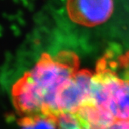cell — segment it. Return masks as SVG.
Listing matches in <instances>:
<instances>
[{
    "mask_svg": "<svg viewBox=\"0 0 129 129\" xmlns=\"http://www.w3.org/2000/svg\"><path fill=\"white\" fill-rule=\"evenodd\" d=\"M75 113L84 129H108L115 120L108 111L89 102Z\"/></svg>",
    "mask_w": 129,
    "mask_h": 129,
    "instance_id": "5",
    "label": "cell"
},
{
    "mask_svg": "<svg viewBox=\"0 0 129 129\" xmlns=\"http://www.w3.org/2000/svg\"><path fill=\"white\" fill-rule=\"evenodd\" d=\"M57 43L84 54L129 57V0H49Z\"/></svg>",
    "mask_w": 129,
    "mask_h": 129,
    "instance_id": "1",
    "label": "cell"
},
{
    "mask_svg": "<svg viewBox=\"0 0 129 129\" xmlns=\"http://www.w3.org/2000/svg\"><path fill=\"white\" fill-rule=\"evenodd\" d=\"M89 103L129 120V57L103 54L92 73Z\"/></svg>",
    "mask_w": 129,
    "mask_h": 129,
    "instance_id": "3",
    "label": "cell"
},
{
    "mask_svg": "<svg viewBox=\"0 0 129 129\" xmlns=\"http://www.w3.org/2000/svg\"><path fill=\"white\" fill-rule=\"evenodd\" d=\"M20 125L22 129H58L57 117L49 115L24 116Z\"/></svg>",
    "mask_w": 129,
    "mask_h": 129,
    "instance_id": "6",
    "label": "cell"
},
{
    "mask_svg": "<svg viewBox=\"0 0 129 129\" xmlns=\"http://www.w3.org/2000/svg\"><path fill=\"white\" fill-rule=\"evenodd\" d=\"M80 60L74 51L63 49L43 54L12 90L13 102L24 116L49 115L57 117L59 93L79 70Z\"/></svg>",
    "mask_w": 129,
    "mask_h": 129,
    "instance_id": "2",
    "label": "cell"
},
{
    "mask_svg": "<svg viewBox=\"0 0 129 129\" xmlns=\"http://www.w3.org/2000/svg\"><path fill=\"white\" fill-rule=\"evenodd\" d=\"M58 129H84L75 113H62L57 116Z\"/></svg>",
    "mask_w": 129,
    "mask_h": 129,
    "instance_id": "7",
    "label": "cell"
},
{
    "mask_svg": "<svg viewBox=\"0 0 129 129\" xmlns=\"http://www.w3.org/2000/svg\"><path fill=\"white\" fill-rule=\"evenodd\" d=\"M108 129H129V120L115 119Z\"/></svg>",
    "mask_w": 129,
    "mask_h": 129,
    "instance_id": "8",
    "label": "cell"
},
{
    "mask_svg": "<svg viewBox=\"0 0 129 129\" xmlns=\"http://www.w3.org/2000/svg\"><path fill=\"white\" fill-rule=\"evenodd\" d=\"M92 75V73L87 70H78L65 83L57 98L59 114L76 113L89 101Z\"/></svg>",
    "mask_w": 129,
    "mask_h": 129,
    "instance_id": "4",
    "label": "cell"
}]
</instances>
